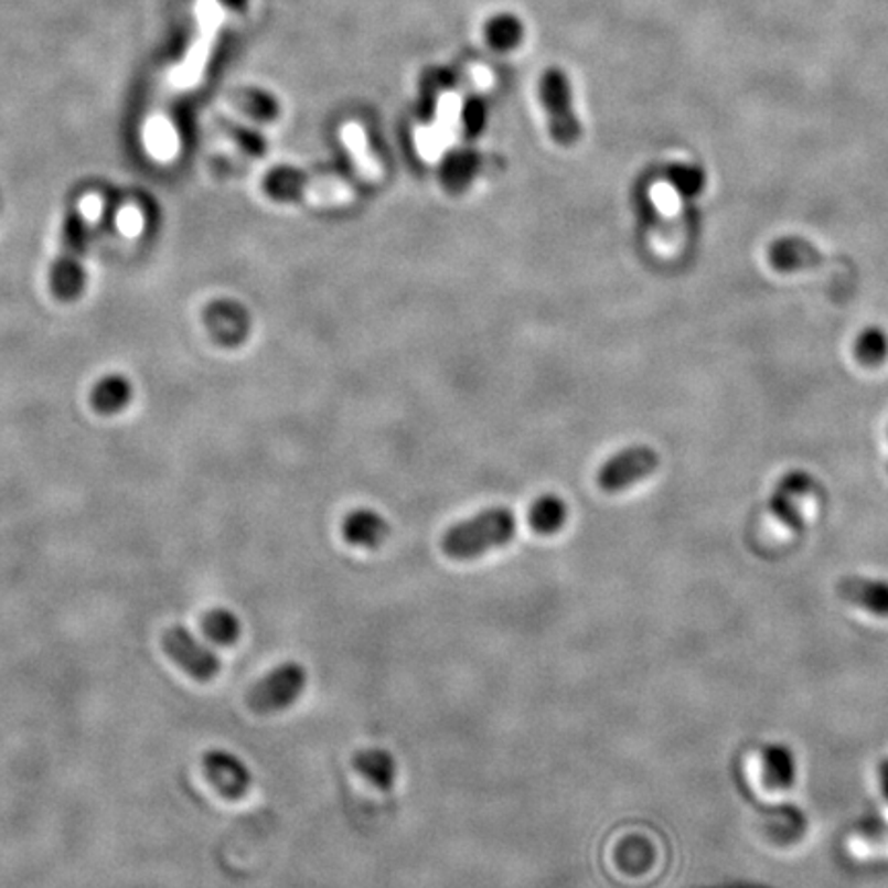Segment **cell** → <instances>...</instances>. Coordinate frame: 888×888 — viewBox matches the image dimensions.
Wrapping results in <instances>:
<instances>
[{
    "mask_svg": "<svg viewBox=\"0 0 888 888\" xmlns=\"http://www.w3.org/2000/svg\"><path fill=\"white\" fill-rule=\"evenodd\" d=\"M471 83H475V87H490V83H492V73L488 71V68H483V66H478V68H473L471 71Z\"/></svg>",
    "mask_w": 888,
    "mask_h": 888,
    "instance_id": "obj_23",
    "label": "cell"
},
{
    "mask_svg": "<svg viewBox=\"0 0 888 888\" xmlns=\"http://www.w3.org/2000/svg\"><path fill=\"white\" fill-rule=\"evenodd\" d=\"M142 226H145V216H142V212L136 211L132 206L124 208V211L118 214V228H120L124 235L136 237V235L142 233Z\"/></svg>",
    "mask_w": 888,
    "mask_h": 888,
    "instance_id": "obj_21",
    "label": "cell"
},
{
    "mask_svg": "<svg viewBox=\"0 0 888 888\" xmlns=\"http://www.w3.org/2000/svg\"><path fill=\"white\" fill-rule=\"evenodd\" d=\"M543 106L549 116V128L556 142L570 147L580 138V124L576 120L566 76L549 71L542 83Z\"/></svg>",
    "mask_w": 888,
    "mask_h": 888,
    "instance_id": "obj_6",
    "label": "cell"
},
{
    "mask_svg": "<svg viewBox=\"0 0 888 888\" xmlns=\"http://www.w3.org/2000/svg\"><path fill=\"white\" fill-rule=\"evenodd\" d=\"M202 628L212 642L221 646L235 644L242 635V621L228 609H212L211 613L204 616Z\"/></svg>",
    "mask_w": 888,
    "mask_h": 888,
    "instance_id": "obj_16",
    "label": "cell"
},
{
    "mask_svg": "<svg viewBox=\"0 0 888 888\" xmlns=\"http://www.w3.org/2000/svg\"><path fill=\"white\" fill-rule=\"evenodd\" d=\"M163 648L167 654L180 664L183 671H188L190 677L197 681H211L221 671V661L212 652L211 648L204 646L194 633L185 630L183 625L169 628L163 635Z\"/></svg>",
    "mask_w": 888,
    "mask_h": 888,
    "instance_id": "obj_5",
    "label": "cell"
},
{
    "mask_svg": "<svg viewBox=\"0 0 888 888\" xmlns=\"http://www.w3.org/2000/svg\"><path fill=\"white\" fill-rule=\"evenodd\" d=\"M518 25L514 19H498L490 25V42L498 47H509L518 40Z\"/></svg>",
    "mask_w": 888,
    "mask_h": 888,
    "instance_id": "obj_19",
    "label": "cell"
},
{
    "mask_svg": "<svg viewBox=\"0 0 888 888\" xmlns=\"http://www.w3.org/2000/svg\"><path fill=\"white\" fill-rule=\"evenodd\" d=\"M668 180L681 196H697L706 188V171L695 163H677L668 169Z\"/></svg>",
    "mask_w": 888,
    "mask_h": 888,
    "instance_id": "obj_17",
    "label": "cell"
},
{
    "mask_svg": "<svg viewBox=\"0 0 888 888\" xmlns=\"http://www.w3.org/2000/svg\"><path fill=\"white\" fill-rule=\"evenodd\" d=\"M243 109L249 111L252 116H256L259 120H270L276 114V104L270 101V97L261 95V93H243L242 99Z\"/></svg>",
    "mask_w": 888,
    "mask_h": 888,
    "instance_id": "obj_18",
    "label": "cell"
},
{
    "mask_svg": "<svg viewBox=\"0 0 888 888\" xmlns=\"http://www.w3.org/2000/svg\"><path fill=\"white\" fill-rule=\"evenodd\" d=\"M204 771L225 799L239 800L252 785V771L237 755L214 749L204 755Z\"/></svg>",
    "mask_w": 888,
    "mask_h": 888,
    "instance_id": "obj_8",
    "label": "cell"
},
{
    "mask_svg": "<svg viewBox=\"0 0 888 888\" xmlns=\"http://www.w3.org/2000/svg\"><path fill=\"white\" fill-rule=\"evenodd\" d=\"M307 687V671L299 663L276 666L247 693V704L256 714H276L290 708Z\"/></svg>",
    "mask_w": 888,
    "mask_h": 888,
    "instance_id": "obj_3",
    "label": "cell"
},
{
    "mask_svg": "<svg viewBox=\"0 0 888 888\" xmlns=\"http://www.w3.org/2000/svg\"><path fill=\"white\" fill-rule=\"evenodd\" d=\"M81 216H83V221H89V223L99 221L104 216V197L97 196V194L83 197L81 200Z\"/></svg>",
    "mask_w": 888,
    "mask_h": 888,
    "instance_id": "obj_22",
    "label": "cell"
},
{
    "mask_svg": "<svg viewBox=\"0 0 888 888\" xmlns=\"http://www.w3.org/2000/svg\"><path fill=\"white\" fill-rule=\"evenodd\" d=\"M566 518H568L566 502L557 496L539 498L528 512L531 528L539 535H554L564 527Z\"/></svg>",
    "mask_w": 888,
    "mask_h": 888,
    "instance_id": "obj_14",
    "label": "cell"
},
{
    "mask_svg": "<svg viewBox=\"0 0 888 888\" xmlns=\"http://www.w3.org/2000/svg\"><path fill=\"white\" fill-rule=\"evenodd\" d=\"M854 356L866 368H878L888 361V333L880 325H868L854 342Z\"/></svg>",
    "mask_w": 888,
    "mask_h": 888,
    "instance_id": "obj_15",
    "label": "cell"
},
{
    "mask_svg": "<svg viewBox=\"0 0 888 888\" xmlns=\"http://www.w3.org/2000/svg\"><path fill=\"white\" fill-rule=\"evenodd\" d=\"M342 138L346 142L347 151L352 154L354 163L359 167L362 178L368 181H378L383 178V169L381 163L375 159V154L368 147L366 135L359 124H347L346 128L342 130Z\"/></svg>",
    "mask_w": 888,
    "mask_h": 888,
    "instance_id": "obj_13",
    "label": "cell"
},
{
    "mask_svg": "<svg viewBox=\"0 0 888 888\" xmlns=\"http://www.w3.org/2000/svg\"><path fill=\"white\" fill-rule=\"evenodd\" d=\"M95 399H97V406L104 407V409L120 406L121 402L126 399V385H124V381H120V378L107 381L106 385H101V387L97 389Z\"/></svg>",
    "mask_w": 888,
    "mask_h": 888,
    "instance_id": "obj_20",
    "label": "cell"
},
{
    "mask_svg": "<svg viewBox=\"0 0 888 888\" xmlns=\"http://www.w3.org/2000/svg\"><path fill=\"white\" fill-rule=\"evenodd\" d=\"M354 769L361 773L364 780L377 785L378 790H392L393 783L397 780V761L389 751L385 749H364L354 755L352 759Z\"/></svg>",
    "mask_w": 888,
    "mask_h": 888,
    "instance_id": "obj_11",
    "label": "cell"
},
{
    "mask_svg": "<svg viewBox=\"0 0 888 888\" xmlns=\"http://www.w3.org/2000/svg\"><path fill=\"white\" fill-rule=\"evenodd\" d=\"M842 597L854 605L864 607L874 616H888V585L882 580L868 578H847L842 582Z\"/></svg>",
    "mask_w": 888,
    "mask_h": 888,
    "instance_id": "obj_12",
    "label": "cell"
},
{
    "mask_svg": "<svg viewBox=\"0 0 888 888\" xmlns=\"http://www.w3.org/2000/svg\"><path fill=\"white\" fill-rule=\"evenodd\" d=\"M768 261L775 271L794 274V271L821 268L825 264V256L819 252V247L813 242L799 237V235H788V237H780V239L769 243Z\"/></svg>",
    "mask_w": 888,
    "mask_h": 888,
    "instance_id": "obj_9",
    "label": "cell"
},
{
    "mask_svg": "<svg viewBox=\"0 0 888 888\" xmlns=\"http://www.w3.org/2000/svg\"><path fill=\"white\" fill-rule=\"evenodd\" d=\"M342 535L350 545L377 549L389 537V523L373 511H354L342 523Z\"/></svg>",
    "mask_w": 888,
    "mask_h": 888,
    "instance_id": "obj_10",
    "label": "cell"
},
{
    "mask_svg": "<svg viewBox=\"0 0 888 888\" xmlns=\"http://www.w3.org/2000/svg\"><path fill=\"white\" fill-rule=\"evenodd\" d=\"M814 490V478L806 471H788L775 485L773 496L769 500V512L792 531L804 528V518L800 511V500L811 496Z\"/></svg>",
    "mask_w": 888,
    "mask_h": 888,
    "instance_id": "obj_7",
    "label": "cell"
},
{
    "mask_svg": "<svg viewBox=\"0 0 888 888\" xmlns=\"http://www.w3.org/2000/svg\"><path fill=\"white\" fill-rule=\"evenodd\" d=\"M661 466L659 452L650 447H632L609 459L599 471V485L605 492H621L633 483L646 480Z\"/></svg>",
    "mask_w": 888,
    "mask_h": 888,
    "instance_id": "obj_4",
    "label": "cell"
},
{
    "mask_svg": "<svg viewBox=\"0 0 888 888\" xmlns=\"http://www.w3.org/2000/svg\"><path fill=\"white\" fill-rule=\"evenodd\" d=\"M266 190L276 200H301L315 206H340L354 200V190L342 180H309L299 171H274Z\"/></svg>",
    "mask_w": 888,
    "mask_h": 888,
    "instance_id": "obj_2",
    "label": "cell"
},
{
    "mask_svg": "<svg viewBox=\"0 0 888 888\" xmlns=\"http://www.w3.org/2000/svg\"><path fill=\"white\" fill-rule=\"evenodd\" d=\"M516 535V516L509 509H490L449 528L440 547L452 559H471L504 547Z\"/></svg>",
    "mask_w": 888,
    "mask_h": 888,
    "instance_id": "obj_1",
    "label": "cell"
}]
</instances>
